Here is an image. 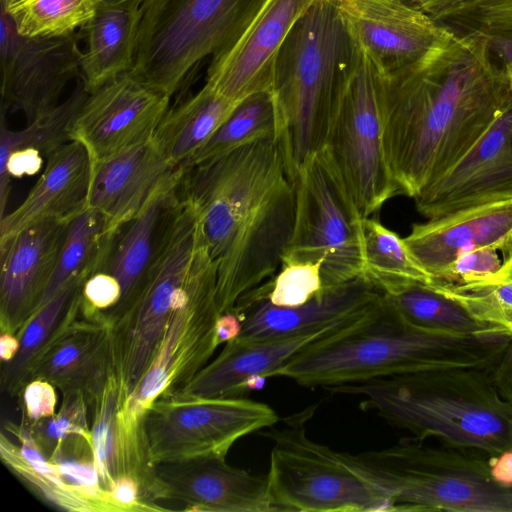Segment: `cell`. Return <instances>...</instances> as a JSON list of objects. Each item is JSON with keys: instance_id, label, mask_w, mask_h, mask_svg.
<instances>
[{"instance_id": "cell-1", "label": "cell", "mask_w": 512, "mask_h": 512, "mask_svg": "<svg viewBox=\"0 0 512 512\" xmlns=\"http://www.w3.org/2000/svg\"><path fill=\"white\" fill-rule=\"evenodd\" d=\"M512 98L504 65L480 33L451 32L386 75L383 141L399 195L415 198L451 168Z\"/></svg>"}, {"instance_id": "cell-2", "label": "cell", "mask_w": 512, "mask_h": 512, "mask_svg": "<svg viewBox=\"0 0 512 512\" xmlns=\"http://www.w3.org/2000/svg\"><path fill=\"white\" fill-rule=\"evenodd\" d=\"M181 194L195 209L217 264V303L241 296L281 267L295 217V190L275 137L185 168Z\"/></svg>"}, {"instance_id": "cell-3", "label": "cell", "mask_w": 512, "mask_h": 512, "mask_svg": "<svg viewBox=\"0 0 512 512\" xmlns=\"http://www.w3.org/2000/svg\"><path fill=\"white\" fill-rule=\"evenodd\" d=\"M511 341L491 334L419 327L403 318L384 296L357 326L308 347L277 376L328 389L446 368L491 369Z\"/></svg>"}, {"instance_id": "cell-4", "label": "cell", "mask_w": 512, "mask_h": 512, "mask_svg": "<svg viewBox=\"0 0 512 512\" xmlns=\"http://www.w3.org/2000/svg\"><path fill=\"white\" fill-rule=\"evenodd\" d=\"M328 389L360 397L364 408L417 440L437 438L489 456L512 446V407L491 369L446 368Z\"/></svg>"}, {"instance_id": "cell-5", "label": "cell", "mask_w": 512, "mask_h": 512, "mask_svg": "<svg viewBox=\"0 0 512 512\" xmlns=\"http://www.w3.org/2000/svg\"><path fill=\"white\" fill-rule=\"evenodd\" d=\"M356 47L337 1L315 0L280 49L270 93L275 138L292 182L306 159L325 144L335 98Z\"/></svg>"}, {"instance_id": "cell-6", "label": "cell", "mask_w": 512, "mask_h": 512, "mask_svg": "<svg viewBox=\"0 0 512 512\" xmlns=\"http://www.w3.org/2000/svg\"><path fill=\"white\" fill-rule=\"evenodd\" d=\"M339 453L388 496L394 511L512 512V488L492 478L484 452L413 439L359 454Z\"/></svg>"}, {"instance_id": "cell-7", "label": "cell", "mask_w": 512, "mask_h": 512, "mask_svg": "<svg viewBox=\"0 0 512 512\" xmlns=\"http://www.w3.org/2000/svg\"><path fill=\"white\" fill-rule=\"evenodd\" d=\"M266 0H144L131 73L170 98L230 47Z\"/></svg>"}, {"instance_id": "cell-8", "label": "cell", "mask_w": 512, "mask_h": 512, "mask_svg": "<svg viewBox=\"0 0 512 512\" xmlns=\"http://www.w3.org/2000/svg\"><path fill=\"white\" fill-rule=\"evenodd\" d=\"M203 239L195 209L181 196L136 293L122 307L103 311L121 404L132 395L158 352L174 298Z\"/></svg>"}, {"instance_id": "cell-9", "label": "cell", "mask_w": 512, "mask_h": 512, "mask_svg": "<svg viewBox=\"0 0 512 512\" xmlns=\"http://www.w3.org/2000/svg\"><path fill=\"white\" fill-rule=\"evenodd\" d=\"M217 264L205 239L174 298L158 352L132 395L119 405L117 420L132 441L145 437L144 421L159 398L179 391L207 363L220 345L217 325Z\"/></svg>"}, {"instance_id": "cell-10", "label": "cell", "mask_w": 512, "mask_h": 512, "mask_svg": "<svg viewBox=\"0 0 512 512\" xmlns=\"http://www.w3.org/2000/svg\"><path fill=\"white\" fill-rule=\"evenodd\" d=\"M385 85L386 74L357 45L324 144L363 218L399 195L384 150Z\"/></svg>"}, {"instance_id": "cell-11", "label": "cell", "mask_w": 512, "mask_h": 512, "mask_svg": "<svg viewBox=\"0 0 512 512\" xmlns=\"http://www.w3.org/2000/svg\"><path fill=\"white\" fill-rule=\"evenodd\" d=\"M293 185L294 226L282 263L322 261L323 287L366 275L363 217L324 146L306 159Z\"/></svg>"}, {"instance_id": "cell-12", "label": "cell", "mask_w": 512, "mask_h": 512, "mask_svg": "<svg viewBox=\"0 0 512 512\" xmlns=\"http://www.w3.org/2000/svg\"><path fill=\"white\" fill-rule=\"evenodd\" d=\"M267 435L274 443L266 475L273 511H394L382 490L355 473L338 451L311 440L300 422Z\"/></svg>"}, {"instance_id": "cell-13", "label": "cell", "mask_w": 512, "mask_h": 512, "mask_svg": "<svg viewBox=\"0 0 512 512\" xmlns=\"http://www.w3.org/2000/svg\"><path fill=\"white\" fill-rule=\"evenodd\" d=\"M278 422L267 404L241 397L173 393L147 411L144 430L152 464L226 457L232 445Z\"/></svg>"}, {"instance_id": "cell-14", "label": "cell", "mask_w": 512, "mask_h": 512, "mask_svg": "<svg viewBox=\"0 0 512 512\" xmlns=\"http://www.w3.org/2000/svg\"><path fill=\"white\" fill-rule=\"evenodd\" d=\"M1 96L7 110L27 124L60 103L65 87L81 76L79 33L58 37L20 35L1 8Z\"/></svg>"}, {"instance_id": "cell-15", "label": "cell", "mask_w": 512, "mask_h": 512, "mask_svg": "<svg viewBox=\"0 0 512 512\" xmlns=\"http://www.w3.org/2000/svg\"><path fill=\"white\" fill-rule=\"evenodd\" d=\"M414 200L428 220L512 200V98L473 146Z\"/></svg>"}, {"instance_id": "cell-16", "label": "cell", "mask_w": 512, "mask_h": 512, "mask_svg": "<svg viewBox=\"0 0 512 512\" xmlns=\"http://www.w3.org/2000/svg\"><path fill=\"white\" fill-rule=\"evenodd\" d=\"M170 97L124 73L88 93L72 132L92 162L150 142Z\"/></svg>"}, {"instance_id": "cell-17", "label": "cell", "mask_w": 512, "mask_h": 512, "mask_svg": "<svg viewBox=\"0 0 512 512\" xmlns=\"http://www.w3.org/2000/svg\"><path fill=\"white\" fill-rule=\"evenodd\" d=\"M81 289L31 363L25 385L35 379L45 380L62 396L81 393L89 404L112 373L111 349L105 314L83 303Z\"/></svg>"}, {"instance_id": "cell-18", "label": "cell", "mask_w": 512, "mask_h": 512, "mask_svg": "<svg viewBox=\"0 0 512 512\" xmlns=\"http://www.w3.org/2000/svg\"><path fill=\"white\" fill-rule=\"evenodd\" d=\"M381 289L366 275L332 287L297 307H280L268 298L264 282L237 301L233 313L243 341L274 340L321 331L369 312L383 300Z\"/></svg>"}, {"instance_id": "cell-19", "label": "cell", "mask_w": 512, "mask_h": 512, "mask_svg": "<svg viewBox=\"0 0 512 512\" xmlns=\"http://www.w3.org/2000/svg\"><path fill=\"white\" fill-rule=\"evenodd\" d=\"M314 1L266 0L237 40L211 58L206 84L233 102L270 91L280 49Z\"/></svg>"}, {"instance_id": "cell-20", "label": "cell", "mask_w": 512, "mask_h": 512, "mask_svg": "<svg viewBox=\"0 0 512 512\" xmlns=\"http://www.w3.org/2000/svg\"><path fill=\"white\" fill-rule=\"evenodd\" d=\"M356 44L386 74L412 64L451 29L403 0H336Z\"/></svg>"}, {"instance_id": "cell-21", "label": "cell", "mask_w": 512, "mask_h": 512, "mask_svg": "<svg viewBox=\"0 0 512 512\" xmlns=\"http://www.w3.org/2000/svg\"><path fill=\"white\" fill-rule=\"evenodd\" d=\"M69 221L35 222L0 241V329L19 338L40 308Z\"/></svg>"}, {"instance_id": "cell-22", "label": "cell", "mask_w": 512, "mask_h": 512, "mask_svg": "<svg viewBox=\"0 0 512 512\" xmlns=\"http://www.w3.org/2000/svg\"><path fill=\"white\" fill-rule=\"evenodd\" d=\"M161 500L185 511L271 512L267 477L233 467L226 457H206L155 467Z\"/></svg>"}, {"instance_id": "cell-23", "label": "cell", "mask_w": 512, "mask_h": 512, "mask_svg": "<svg viewBox=\"0 0 512 512\" xmlns=\"http://www.w3.org/2000/svg\"><path fill=\"white\" fill-rule=\"evenodd\" d=\"M378 307L310 334L260 341L234 338L226 342L220 354L177 392L200 397H239L246 391L250 380L277 376L305 349L354 328Z\"/></svg>"}, {"instance_id": "cell-24", "label": "cell", "mask_w": 512, "mask_h": 512, "mask_svg": "<svg viewBox=\"0 0 512 512\" xmlns=\"http://www.w3.org/2000/svg\"><path fill=\"white\" fill-rule=\"evenodd\" d=\"M178 168L168 163L152 140L92 162L87 207L105 218L112 236L144 208Z\"/></svg>"}, {"instance_id": "cell-25", "label": "cell", "mask_w": 512, "mask_h": 512, "mask_svg": "<svg viewBox=\"0 0 512 512\" xmlns=\"http://www.w3.org/2000/svg\"><path fill=\"white\" fill-rule=\"evenodd\" d=\"M184 171L176 169L144 208L109 238L96 270L112 275L121 287L119 302L109 310L125 305L142 284L180 202Z\"/></svg>"}, {"instance_id": "cell-26", "label": "cell", "mask_w": 512, "mask_h": 512, "mask_svg": "<svg viewBox=\"0 0 512 512\" xmlns=\"http://www.w3.org/2000/svg\"><path fill=\"white\" fill-rule=\"evenodd\" d=\"M511 230L512 200H507L415 223L404 241L433 278L465 251L491 246L501 252Z\"/></svg>"}, {"instance_id": "cell-27", "label": "cell", "mask_w": 512, "mask_h": 512, "mask_svg": "<svg viewBox=\"0 0 512 512\" xmlns=\"http://www.w3.org/2000/svg\"><path fill=\"white\" fill-rule=\"evenodd\" d=\"M46 159L24 201L0 218V241L41 220L69 221L87 207L92 160L86 147L73 139Z\"/></svg>"}, {"instance_id": "cell-28", "label": "cell", "mask_w": 512, "mask_h": 512, "mask_svg": "<svg viewBox=\"0 0 512 512\" xmlns=\"http://www.w3.org/2000/svg\"><path fill=\"white\" fill-rule=\"evenodd\" d=\"M141 5L99 3L93 17L78 31L81 76L88 93L130 72L135 59Z\"/></svg>"}, {"instance_id": "cell-29", "label": "cell", "mask_w": 512, "mask_h": 512, "mask_svg": "<svg viewBox=\"0 0 512 512\" xmlns=\"http://www.w3.org/2000/svg\"><path fill=\"white\" fill-rule=\"evenodd\" d=\"M238 103L205 83L198 92L167 110L152 141L169 164L185 168Z\"/></svg>"}, {"instance_id": "cell-30", "label": "cell", "mask_w": 512, "mask_h": 512, "mask_svg": "<svg viewBox=\"0 0 512 512\" xmlns=\"http://www.w3.org/2000/svg\"><path fill=\"white\" fill-rule=\"evenodd\" d=\"M428 287L459 305L484 333L512 340V255L493 273Z\"/></svg>"}, {"instance_id": "cell-31", "label": "cell", "mask_w": 512, "mask_h": 512, "mask_svg": "<svg viewBox=\"0 0 512 512\" xmlns=\"http://www.w3.org/2000/svg\"><path fill=\"white\" fill-rule=\"evenodd\" d=\"M6 428L18 439V444L1 433L0 453L5 466L44 501L67 511H84L80 500L40 449L30 426L22 420L19 425L8 423Z\"/></svg>"}, {"instance_id": "cell-32", "label": "cell", "mask_w": 512, "mask_h": 512, "mask_svg": "<svg viewBox=\"0 0 512 512\" xmlns=\"http://www.w3.org/2000/svg\"><path fill=\"white\" fill-rule=\"evenodd\" d=\"M109 238L105 218L92 208L86 207L69 220L66 236L40 307L70 283L87 279L93 274L99 266Z\"/></svg>"}, {"instance_id": "cell-33", "label": "cell", "mask_w": 512, "mask_h": 512, "mask_svg": "<svg viewBox=\"0 0 512 512\" xmlns=\"http://www.w3.org/2000/svg\"><path fill=\"white\" fill-rule=\"evenodd\" d=\"M87 95L82 79L78 78L73 91L65 100L18 131L7 127L8 110L1 104L0 164L15 150L34 149L47 157L71 141L75 121Z\"/></svg>"}, {"instance_id": "cell-34", "label": "cell", "mask_w": 512, "mask_h": 512, "mask_svg": "<svg viewBox=\"0 0 512 512\" xmlns=\"http://www.w3.org/2000/svg\"><path fill=\"white\" fill-rule=\"evenodd\" d=\"M362 227L366 276L381 290L400 284H431L432 276L412 255L404 238L374 218H363Z\"/></svg>"}, {"instance_id": "cell-35", "label": "cell", "mask_w": 512, "mask_h": 512, "mask_svg": "<svg viewBox=\"0 0 512 512\" xmlns=\"http://www.w3.org/2000/svg\"><path fill=\"white\" fill-rule=\"evenodd\" d=\"M408 322L422 328L463 334H486L455 302L419 284H400L381 290Z\"/></svg>"}, {"instance_id": "cell-36", "label": "cell", "mask_w": 512, "mask_h": 512, "mask_svg": "<svg viewBox=\"0 0 512 512\" xmlns=\"http://www.w3.org/2000/svg\"><path fill=\"white\" fill-rule=\"evenodd\" d=\"M86 279L67 285L29 319L19 336L14 358L2 364L1 388L8 395L19 396L25 386L28 369L55 332L75 294Z\"/></svg>"}, {"instance_id": "cell-37", "label": "cell", "mask_w": 512, "mask_h": 512, "mask_svg": "<svg viewBox=\"0 0 512 512\" xmlns=\"http://www.w3.org/2000/svg\"><path fill=\"white\" fill-rule=\"evenodd\" d=\"M276 111L270 91L257 92L238 103L206 145L190 160V167L240 146L275 137Z\"/></svg>"}, {"instance_id": "cell-38", "label": "cell", "mask_w": 512, "mask_h": 512, "mask_svg": "<svg viewBox=\"0 0 512 512\" xmlns=\"http://www.w3.org/2000/svg\"><path fill=\"white\" fill-rule=\"evenodd\" d=\"M98 0H13L1 8L26 37L77 33L95 14Z\"/></svg>"}, {"instance_id": "cell-39", "label": "cell", "mask_w": 512, "mask_h": 512, "mask_svg": "<svg viewBox=\"0 0 512 512\" xmlns=\"http://www.w3.org/2000/svg\"><path fill=\"white\" fill-rule=\"evenodd\" d=\"M322 261L282 263L277 275L266 281L270 302L280 307L305 304L323 290Z\"/></svg>"}, {"instance_id": "cell-40", "label": "cell", "mask_w": 512, "mask_h": 512, "mask_svg": "<svg viewBox=\"0 0 512 512\" xmlns=\"http://www.w3.org/2000/svg\"><path fill=\"white\" fill-rule=\"evenodd\" d=\"M437 22L454 24L466 32L512 36V0H468Z\"/></svg>"}, {"instance_id": "cell-41", "label": "cell", "mask_w": 512, "mask_h": 512, "mask_svg": "<svg viewBox=\"0 0 512 512\" xmlns=\"http://www.w3.org/2000/svg\"><path fill=\"white\" fill-rule=\"evenodd\" d=\"M59 410L51 417L30 426L42 452L48 457L66 437L74 434H90L88 403L81 393L62 396Z\"/></svg>"}, {"instance_id": "cell-42", "label": "cell", "mask_w": 512, "mask_h": 512, "mask_svg": "<svg viewBox=\"0 0 512 512\" xmlns=\"http://www.w3.org/2000/svg\"><path fill=\"white\" fill-rule=\"evenodd\" d=\"M497 251L491 246L465 251L434 275L431 283H454L493 273L502 265Z\"/></svg>"}, {"instance_id": "cell-43", "label": "cell", "mask_w": 512, "mask_h": 512, "mask_svg": "<svg viewBox=\"0 0 512 512\" xmlns=\"http://www.w3.org/2000/svg\"><path fill=\"white\" fill-rule=\"evenodd\" d=\"M18 397L23 421L29 426L56 413V388L45 380L35 379L28 382Z\"/></svg>"}, {"instance_id": "cell-44", "label": "cell", "mask_w": 512, "mask_h": 512, "mask_svg": "<svg viewBox=\"0 0 512 512\" xmlns=\"http://www.w3.org/2000/svg\"><path fill=\"white\" fill-rule=\"evenodd\" d=\"M81 297L86 306L99 311H107L119 302L121 287L112 275L96 271L84 281Z\"/></svg>"}, {"instance_id": "cell-45", "label": "cell", "mask_w": 512, "mask_h": 512, "mask_svg": "<svg viewBox=\"0 0 512 512\" xmlns=\"http://www.w3.org/2000/svg\"><path fill=\"white\" fill-rule=\"evenodd\" d=\"M491 376L501 396L512 407V341L491 368Z\"/></svg>"}, {"instance_id": "cell-46", "label": "cell", "mask_w": 512, "mask_h": 512, "mask_svg": "<svg viewBox=\"0 0 512 512\" xmlns=\"http://www.w3.org/2000/svg\"><path fill=\"white\" fill-rule=\"evenodd\" d=\"M489 466L491 476L498 484L512 488V446L489 456Z\"/></svg>"}, {"instance_id": "cell-47", "label": "cell", "mask_w": 512, "mask_h": 512, "mask_svg": "<svg viewBox=\"0 0 512 512\" xmlns=\"http://www.w3.org/2000/svg\"><path fill=\"white\" fill-rule=\"evenodd\" d=\"M406 3L420 9L435 21L452 8L468 0H403Z\"/></svg>"}, {"instance_id": "cell-48", "label": "cell", "mask_w": 512, "mask_h": 512, "mask_svg": "<svg viewBox=\"0 0 512 512\" xmlns=\"http://www.w3.org/2000/svg\"><path fill=\"white\" fill-rule=\"evenodd\" d=\"M482 35L487 39L489 48L497 61L502 65L512 63V36Z\"/></svg>"}, {"instance_id": "cell-49", "label": "cell", "mask_w": 512, "mask_h": 512, "mask_svg": "<svg viewBox=\"0 0 512 512\" xmlns=\"http://www.w3.org/2000/svg\"><path fill=\"white\" fill-rule=\"evenodd\" d=\"M19 348V338L8 333H1L0 336V358L2 364L10 362Z\"/></svg>"}, {"instance_id": "cell-50", "label": "cell", "mask_w": 512, "mask_h": 512, "mask_svg": "<svg viewBox=\"0 0 512 512\" xmlns=\"http://www.w3.org/2000/svg\"><path fill=\"white\" fill-rule=\"evenodd\" d=\"M501 254L503 256V259H505L508 256L512 255V230L509 233L507 239L505 240V242L503 244V248L501 250Z\"/></svg>"}, {"instance_id": "cell-51", "label": "cell", "mask_w": 512, "mask_h": 512, "mask_svg": "<svg viewBox=\"0 0 512 512\" xmlns=\"http://www.w3.org/2000/svg\"><path fill=\"white\" fill-rule=\"evenodd\" d=\"M99 3H114V4H122V3H133L141 5L144 0H98Z\"/></svg>"}, {"instance_id": "cell-52", "label": "cell", "mask_w": 512, "mask_h": 512, "mask_svg": "<svg viewBox=\"0 0 512 512\" xmlns=\"http://www.w3.org/2000/svg\"><path fill=\"white\" fill-rule=\"evenodd\" d=\"M504 67L506 69L507 75L509 77V80H510V83L512 86V63H507L504 65Z\"/></svg>"}, {"instance_id": "cell-53", "label": "cell", "mask_w": 512, "mask_h": 512, "mask_svg": "<svg viewBox=\"0 0 512 512\" xmlns=\"http://www.w3.org/2000/svg\"><path fill=\"white\" fill-rule=\"evenodd\" d=\"M117 432H118V431H117ZM118 435H119V434H118ZM119 439H120V438H119ZM120 444H121V443H120ZM121 451H122V450H121ZM122 459H123V458H122ZM123 466H124V464H123ZM124 471H125V469H124ZM125 475H126V473H125ZM126 477H127V476H126ZM128 478H129V477H128ZM131 479H132V478H131ZM156 479H157V477H156ZM141 489H142V488H141ZM156 490H157V483H156V487H155V489H154V491H153L152 493H150V494H146L144 491H143V492H144V494H145L147 497H152V496H154V494L156 493Z\"/></svg>"}, {"instance_id": "cell-54", "label": "cell", "mask_w": 512, "mask_h": 512, "mask_svg": "<svg viewBox=\"0 0 512 512\" xmlns=\"http://www.w3.org/2000/svg\"><path fill=\"white\" fill-rule=\"evenodd\" d=\"M11 1L13 0H1V5H7Z\"/></svg>"}]
</instances>
